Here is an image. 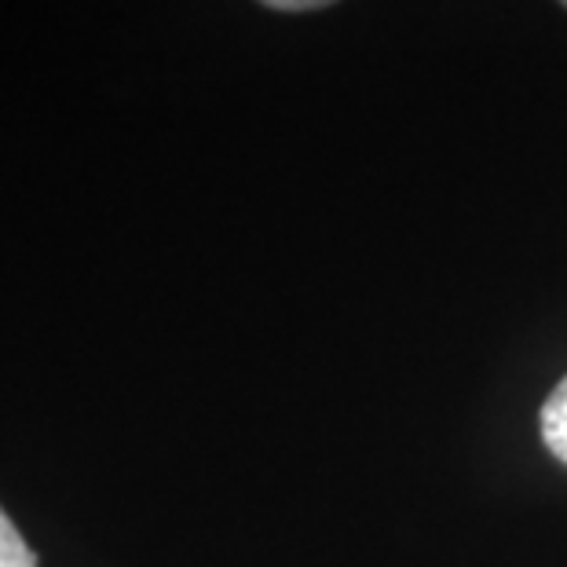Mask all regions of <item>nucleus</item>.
<instances>
[{
  "label": "nucleus",
  "mask_w": 567,
  "mask_h": 567,
  "mask_svg": "<svg viewBox=\"0 0 567 567\" xmlns=\"http://www.w3.org/2000/svg\"><path fill=\"white\" fill-rule=\"evenodd\" d=\"M0 567H38V557L27 546V538L19 535V527L11 524V516L0 509Z\"/></svg>",
  "instance_id": "obj_2"
},
{
  "label": "nucleus",
  "mask_w": 567,
  "mask_h": 567,
  "mask_svg": "<svg viewBox=\"0 0 567 567\" xmlns=\"http://www.w3.org/2000/svg\"><path fill=\"white\" fill-rule=\"evenodd\" d=\"M260 4H268L275 11H316V8L333 4V0H260Z\"/></svg>",
  "instance_id": "obj_3"
},
{
  "label": "nucleus",
  "mask_w": 567,
  "mask_h": 567,
  "mask_svg": "<svg viewBox=\"0 0 567 567\" xmlns=\"http://www.w3.org/2000/svg\"><path fill=\"white\" fill-rule=\"evenodd\" d=\"M560 4H564V8H567V0H560Z\"/></svg>",
  "instance_id": "obj_4"
},
{
  "label": "nucleus",
  "mask_w": 567,
  "mask_h": 567,
  "mask_svg": "<svg viewBox=\"0 0 567 567\" xmlns=\"http://www.w3.org/2000/svg\"><path fill=\"white\" fill-rule=\"evenodd\" d=\"M542 440H546L549 454L567 465V378L553 389L546 406H542Z\"/></svg>",
  "instance_id": "obj_1"
}]
</instances>
